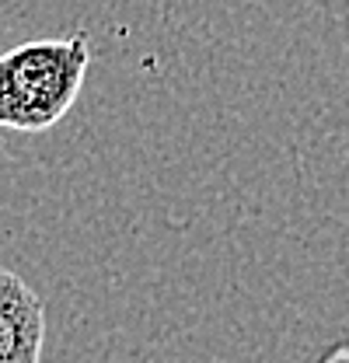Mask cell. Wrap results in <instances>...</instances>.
I'll list each match as a JSON object with an SVG mask.
<instances>
[{
  "instance_id": "1",
  "label": "cell",
  "mask_w": 349,
  "mask_h": 363,
  "mask_svg": "<svg viewBox=\"0 0 349 363\" xmlns=\"http://www.w3.org/2000/svg\"><path fill=\"white\" fill-rule=\"evenodd\" d=\"M87 35L70 39H35L14 45L0 56V130L43 133L56 126L77 94L87 74Z\"/></svg>"
},
{
  "instance_id": "2",
  "label": "cell",
  "mask_w": 349,
  "mask_h": 363,
  "mask_svg": "<svg viewBox=\"0 0 349 363\" xmlns=\"http://www.w3.org/2000/svg\"><path fill=\"white\" fill-rule=\"evenodd\" d=\"M45 304L11 269L0 266V363H43Z\"/></svg>"
}]
</instances>
